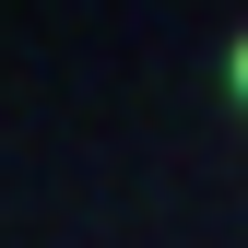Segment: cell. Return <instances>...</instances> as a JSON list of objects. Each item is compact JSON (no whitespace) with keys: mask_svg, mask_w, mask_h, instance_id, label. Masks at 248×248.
Masks as SVG:
<instances>
[{"mask_svg":"<svg viewBox=\"0 0 248 248\" xmlns=\"http://www.w3.org/2000/svg\"><path fill=\"white\" fill-rule=\"evenodd\" d=\"M236 83H248V59H236Z\"/></svg>","mask_w":248,"mask_h":248,"instance_id":"1","label":"cell"}]
</instances>
